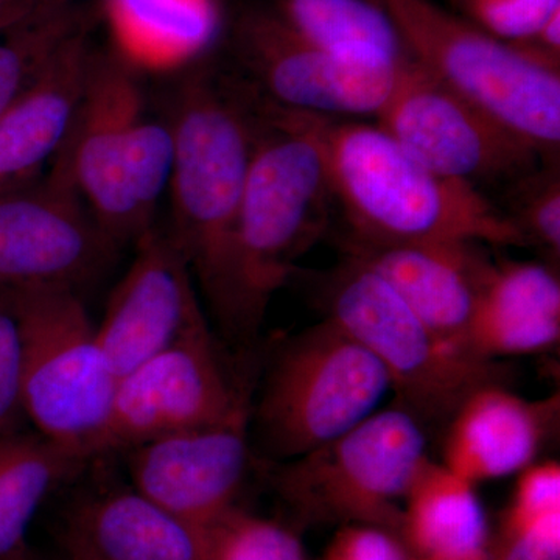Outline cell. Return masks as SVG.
Returning a JSON list of instances; mask_svg holds the SVG:
<instances>
[{
  "label": "cell",
  "instance_id": "6da1fadb",
  "mask_svg": "<svg viewBox=\"0 0 560 560\" xmlns=\"http://www.w3.org/2000/svg\"><path fill=\"white\" fill-rule=\"evenodd\" d=\"M175 165L167 228L210 312L234 341H249L260 320L243 270V191L259 125V92L241 73L198 69L180 84L171 116Z\"/></svg>",
  "mask_w": 560,
  "mask_h": 560
},
{
  "label": "cell",
  "instance_id": "7a4b0ae2",
  "mask_svg": "<svg viewBox=\"0 0 560 560\" xmlns=\"http://www.w3.org/2000/svg\"><path fill=\"white\" fill-rule=\"evenodd\" d=\"M335 208L360 241L526 248L499 202L416 160L381 125L316 116Z\"/></svg>",
  "mask_w": 560,
  "mask_h": 560
},
{
  "label": "cell",
  "instance_id": "3957f363",
  "mask_svg": "<svg viewBox=\"0 0 560 560\" xmlns=\"http://www.w3.org/2000/svg\"><path fill=\"white\" fill-rule=\"evenodd\" d=\"M334 208L316 114L280 108L259 94L241 246L250 307L260 323L272 294L296 275L300 257L326 237Z\"/></svg>",
  "mask_w": 560,
  "mask_h": 560
},
{
  "label": "cell",
  "instance_id": "277c9868",
  "mask_svg": "<svg viewBox=\"0 0 560 560\" xmlns=\"http://www.w3.org/2000/svg\"><path fill=\"white\" fill-rule=\"evenodd\" d=\"M324 319L337 324L375 357L397 404L423 425L444 429L463 400L488 383H504L499 361L475 357L445 341L368 265L342 256L315 280Z\"/></svg>",
  "mask_w": 560,
  "mask_h": 560
},
{
  "label": "cell",
  "instance_id": "5b68a950",
  "mask_svg": "<svg viewBox=\"0 0 560 560\" xmlns=\"http://www.w3.org/2000/svg\"><path fill=\"white\" fill-rule=\"evenodd\" d=\"M434 79L559 162L560 70L431 0H378Z\"/></svg>",
  "mask_w": 560,
  "mask_h": 560
},
{
  "label": "cell",
  "instance_id": "8992f818",
  "mask_svg": "<svg viewBox=\"0 0 560 560\" xmlns=\"http://www.w3.org/2000/svg\"><path fill=\"white\" fill-rule=\"evenodd\" d=\"M5 290L20 320L25 420L43 436L98 458L119 378L79 291Z\"/></svg>",
  "mask_w": 560,
  "mask_h": 560
},
{
  "label": "cell",
  "instance_id": "52a82bcc",
  "mask_svg": "<svg viewBox=\"0 0 560 560\" xmlns=\"http://www.w3.org/2000/svg\"><path fill=\"white\" fill-rule=\"evenodd\" d=\"M427 436L422 420L394 400L337 440L278 464L272 486L304 521L399 533L404 501L429 459Z\"/></svg>",
  "mask_w": 560,
  "mask_h": 560
},
{
  "label": "cell",
  "instance_id": "ba28073f",
  "mask_svg": "<svg viewBox=\"0 0 560 560\" xmlns=\"http://www.w3.org/2000/svg\"><path fill=\"white\" fill-rule=\"evenodd\" d=\"M390 393L381 361L329 319L276 353L256 410L261 445L290 460L337 440L381 410Z\"/></svg>",
  "mask_w": 560,
  "mask_h": 560
},
{
  "label": "cell",
  "instance_id": "9c48e42d",
  "mask_svg": "<svg viewBox=\"0 0 560 560\" xmlns=\"http://www.w3.org/2000/svg\"><path fill=\"white\" fill-rule=\"evenodd\" d=\"M232 49L238 73L261 97L280 108L337 119H375L404 66L324 49L294 32L272 7L243 11Z\"/></svg>",
  "mask_w": 560,
  "mask_h": 560
},
{
  "label": "cell",
  "instance_id": "30bf717a",
  "mask_svg": "<svg viewBox=\"0 0 560 560\" xmlns=\"http://www.w3.org/2000/svg\"><path fill=\"white\" fill-rule=\"evenodd\" d=\"M249 397L248 383L231 374L201 320L119 378L98 455L248 415Z\"/></svg>",
  "mask_w": 560,
  "mask_h": 560
},
{
  "label": "cell",
  "instance_id": "8fae6325",
  "mask_svg": "<svg viewBox=\"0 0 560 560\" xmlns=\"http://www.w3.org/2000/svg\"><path fill=\"white\" fill-rule=\"evenodd\" d=\"M375 120L431 172L475 189L510 186L544 164L526 140L434 79L415 58L401 66Z\"/></svg>",
  "mask_w": 560,
  "mask_h": 560
},
{
  "label": "cell",
  "instance_id": "7c38bea8",
  "mask_svg": "<svg viewBox=\"0 0 560 560\" xmlns=\"http://www.w3.org/2000/svg\"><path fill=\"white\" fill-rule=\"evenodd\" d=\"M117 248L60 158L40 178L0 194V287H79L101 276Z\"/></svg>",
  "mask_w": 560,
  "mask_h": 560
},
{
  "label": "cell",
  "instance_id": "4fadbf2b",
  "mask_svg": "<svg viewBox=\"0 0 560 560\" xmlns=\"http://www.w3.org/2000/svg\"><path fill=\"white\" fill-rule=\"evenodd\" d=\"M138 73L116 50H95L79 110L57 154L119 249L156 228L140 215L128 173L132 121L147 108Z\"/></svg>",
  "mask_w": 560,
  "mask_h": 560
},
{
  "label": "cell",
  "instance_id": "5bb4252c",
  "mask_svg": "<svg viewBox=\"0 0 560 560\" xmlns=\"http://www.w3.org/2000/svg\"><path fill=\"white\" fill-rule=\"evenodd\" d=\"M249 420L250 412L136 445L127 451L131 488L201 528L237 506L253 460Z\"/></svg>",
  "mask_w": 560,
  "mask_h": 560
},
{
  "label": "cell",
  "instance_id": "9a60e30c",
  "mask_svg": "<svg viewBox=\"0 0 560 560\" xmlns=\"http://www.w3.org/2000/svg\"><path fill=\"white\" fill-rule=\"evenodd\" d=\"M110 294L97 338L117 378L206 320L194 276L171 235L153 228Z\"/></svg>",
  "mask_w": 560,
  "mask_h": 560
},
{
  "label": "cell",
  "instance_id": "2e32d148",
  "mask_svg": "<svg viewBox=\"0 0 560 560\" xmlns=\"http://www.w3.org/2000/svg\"><path fill=\"white\" fill-rule=\"evenodd\" d=\"M338 248L381 275L434 334L471 353L467 331L493 264L486 245L370 242L338 234Z\"/></svg>",
  "mask_w": 560,
  "mask_h": 560
},
{
  "label": "cell",
  "instance_id": "e0dca14e",
  "mask_svg": "<svg viewBox=\"0 0 560 560\" xmlns=\"http://www.w3.org/2000/svg\"><path fill=\"white\" fill-rule=\"evenodd\" d=\"M559 394L528 400L504 383L470 393L445 423L441 463L474 482L512 477L539 460L559 427Z\"/></svg>",
  "mask_w": 560,
  "mask_h": 560
},
{
  "label": "cell",
  "instance_id": "ac0fdd59",
  "mask_svg": "<svg viewBox=\"0 0 560 560\" xmlns=\"http://www.w3.org/2000/svg\"><path fill=\"white\" fill-rule=\"evenodd\" d=\"M94 51L86 25L58 47L38 79L0 116V194L49 171L75 119Z\"/></svg>",
  "mask_w": 560,
  "mask_h": 560
},
{
  "label": "cell",
  "instance_id": "d6986e66",
  "mask_svg": "<svg viewBox=\"0 0 560 560\" xmlns=\"http://www.w3.org/2000/svg\"><path fill=\"white\" fill-rule=\"evenodd\" d=\"M58 541L66 560H206L201 530L132 488H106L73 501Z\"/></svg>",
  "mask_w": 560,
  "mask_h": 560
},
{
  "label": "cell",
  "instance_id": "ffe728a7",
  "mask_svg": "<svg viewBox=\"0 0 560 560\" xmlns=\"http://www.w3.org/2000/svg\"><path fill=\"white\" fill-rule=\"evenodd\" d=\"M559 341L558 265L493 259L467 331L470 352L499 361L551 352Z\"/></svg>",
  "mask_w": 560,
  "mask_h": 560
},
{
  "label": "cell",
  "instance_id": "44dd1931",
  "mask_svg": "<svg viewBox=\"0 0 560 560\" xmlns=\"http://www.w3.org/2000/svg\"><path fill=\"white\" fill-rule=\"evenodd\" d=\"M399 534L416 560H492L493 534L477 485L430 458L404 501Z\"/></svg>",
  "mask_w": 560,
  "mask_h": 560
},
{
  "label": "cell",
  "instance_id": "7402d4cb",
  "mask_svg": "<svg viewBox=\"0 0 560 560\" xmlns=\"http://www.w3.org/2000/svg\"><path fill=\"white\" fill-rule=\"evenodd\" d=\"M117 54L136 69L198 60L220 28L217 0H105Z\"/></svg>",
  "mask_w": 560,
  "mask_h": 560
},
{
  "label": "cell",
  "instance_id": "603a6c76",
  "mask_svg": "<svg viewBox=\"0 0 560 560\" xmlns=\"http://www.w3.org/2000/svg\"><path fill=\"white\" fill-rule=\"evenodd\" d=\"M92 460L86 452L18 430L0 436V560H28V529L60 482Z\"/></svg>",
  "mask_w": 560,
  "mask_h": 560
},
{
  "label": "cell",
  "instance_id": "cb8c5ba5",
  "mask_svg": "<svg viewBox=\"0 0 560 560\" xmlns=\"http://www.w3.org/2000/svg\"><path fill=\"white\" fill-rule=\"evenodd\" d=\"M271 7L294 32L324 49L397 65L412 60L378 0H275Z\"/></svg>",
  "mask_w": 560,
  "mask_h": 560
},
{
  "label": "cell",
  "instance_id": "d4e9b609",
  "mask_svg": "<svg viewBox=\"0 0 560 560\" xmlns=\"http://www.w3.org/2000/svg\"><path fill=\"white\" fill-rule=\"evenodd\" d=\"M88 21L77 7L0 33V116L32 86L58 47Z\"/></svg>",
  "mask_w": 560,
  "mask_h": 560
},
{
  "label": "cell",
  "instance_id": "484cf974",
  "mask_svg": "<svg viewBox=\"0 0 560 560\" xmlns=\"http://www.w3.org/2000/svg\"><path fill=\"white\" fill-rule=\"evenodd\" d=\"M200 530L206 560H312L301 537L289 526L238 506Z\"/></svg>",
  "mask_w": 560,
  "mask_h": 560
},
{
  "label": "cell",
  "instance_id": "4316f807",
  "mask_svg": "<svg viewBox=\"0 0 560 560\" xmlns=\"http://www.w3.org/2000/svg\"><path fill=\"white\" fill-rule=\"evenodd\" d=\"M504 189V205L499 206L521 232L526 248L540 250L548 264L559 265V162L540 164Z\"/></svg>",
  "mask_w": 560,
  "mask_h": 560
},
{
  "label": "cell",
  "instance_id": "83f0119b",
  "mask_svg": "<svg viewBox=\"0 0 560 560\" xmlns=\"http://www.w3.org/2000/svg\"><path fill=\"white\" fill-rule=\"evenodd\" d=\"M175 154V135L168 117L156 119L147 108L140 110L130 131L128 173L140 215L150 226H156L158 209L171 186Z\"/></svg>",
  "mask_w": 560,
  "mask_h": 560
},
{
  "label": "cell",
  "instance_id": "f1b7e54d",
  "mask_svg": "<svg viewBox=\"0 0 560 560\" xmlns=\"http://www.w3.org/2000/svg\"><path fill=\"white\" fill-rule=\"evenodd\" d=\"M458 14L482 31L522 43L539 31L541 24L560 10V0H451Z\"/></svg>",
  "mask_w": 560,
  "mask_h": 560
},
{
  "label": "cell",
  "instance_id": "f546056e",
  "mask_svg": "<svg viewBox=\"0 0 560 560\" xmlns=\"http://www.w3.org/2000/svg\"><path fill=\"white\" fill-rule=\"evenodd\" d=\"M22 340L10 293L0 287V436L24 429Z\"/></svg>",
  "mask_w": 560,
  "mask_h": 560
},
{
  "label": "cell",
  "instance_id": "4dcf8cb0",
  "mask_svg": "<svg viewBox=\"0 0 560 560\" xmlns=\"http://www.w3.org/2000/svg\"><path fill=\"white\" fill-rule=\"evenodd\" d=\"M560 512V464L537 460L517 475L500 528H521Z\"/></svg>",
  "mask_w": 560,
  "mask_h": 560
},
{
  "label": "cell",
  "instance_id": "1f68e13d",
  "mask_svg": "<svg viewBox=\"0 0 560 560\" xmlns=\"http://www.w3.org/2000/svg\"><path fill=\"white\" fill-rule=\"evenodd\" d=\"M319 560H416L400 534L377 525H342Z\"/></svg>",
  "mask_w": 560,
  "mask_h": 560
},
{
  "label": "cell",
  "instance_id": "d6a6232c",
  "mask_svg": "<svg viewBox=\"0 0 560 560\" xmlns=\"http://www.w3.org/2000/svg\"><path fill=\"white\" fill-rule=\"evenodd\" d=\"M492 560H560V512L521 528H500Z\"/></svg>",
  "mask_w": 560,
  "mask_h": 560
},
{
  "label": "cell",
  "instance_id": "836d02e7",
  "mask_svg": "<svg viewBox=\"0 0 560 560\" xmlns=\"http://www.w3.org/2000/svg\"><path fill=\"white\" fill-rule=\"evenodd\" d=\"M75 2L77 0H16L2 32L47 20L62 11L73 9Z\"/></svg>",
  "mask_w": 560,
  "mask_h": 560
},
{
  "label": "cell",
  "instance_id": "e575fe53",
  "mask_svg": "<svg viewBox=\"0 0 560 560\" xmlns=\"http://www.w3.org/2000/svg\"><path fill=\"white\" fill-rule=\"evenodd\" d=\"M14 2H16V0H0V33H2L3 27H5Z\"/></svg>",
  "mask_w": 560,
  "mask_h": 560
},
{
  "label": "cell",
  "instance_id": "d590c367",
  "mask_svg": "<svg viewBox=\"0 0 560 560\" xmlns=\"http://www.w3.org/2000/svg\"><path fill=\"white\" fill-rule=\"evenodd\" d=\"M28 560H39V559L33 558V556H32V558H31V559H28Z\"/></svg>",
  "mask_w": 560,
  "mask_h": 560
}]
</instances>
